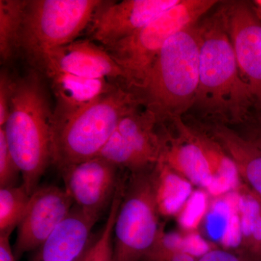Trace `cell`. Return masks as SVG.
<instances>
[{
  "mask_svg": "<svg viewBox=\"0 0 261 261\" xmlns=\"http://www.w3.org/2000/svg\"><path fill=\"white\" fill-rule=\"evenodd\" d=\"M221 3L196 23L199 84L193 106L186 116L201 123L237 127L255 116L256 108L240 75Z\"/></svg>",
  "mask_w": 261,
  "mask_h": 261,
  "instance_id": "obj_1",
  "label": "cell"
},
{
  "mask_svg": "<svg viewBox=\"0 0 261 261\" xmlns=\"http://www.w3.org/2000/svg\"><path fill=\"white\" fill-rule=\"evenodd\" d=\"M47 89L37 70L15 79L4 128L8 147L30 195L51 163V109Z\"/></svg>",
  "mask_w": 261,
  "mask_h": 261,
  "instance_id": "obj_2",
  "label": "cell"
},
{
  "mask_svg": "<svg viewBox=\"0 0 261 261\" xmlns=\"http://www.w3.org/2000/svg\"><path fill=\"white\" fill-rule=\"evenodd\" d=\"M196 23L168 39L145 84L136 91L142 106L155 116L160 125L184 118L193 106L200 67Z\"/></svg>",
  "mask_w": 261,
  "mask_h": 261,
  "instance_id": "obj_3",
  "label": "cell"
},
{
  "mask_svg": "<svg viewBox=\"0 0 261 261\" xmlns=\"http://www.w3.org/2000/svg\"><path fill=\"white\" fill-rule=\"evenodd\" d=\"M142 106L126 84L103 95L68 119L51 126V163L60 172L99 155L123 116Z\"/></svg>",
  "mask_w": 261,
  "mask_h": 261,
  "instance_id": "obj_4",
  "label": "cell"
},
{
  "mask_svg": "<svg viewBox=\"0 0 261 261\" xmlns=\"http://www.w3.org/2000/svg\"><path fill=\"white\" fill-rule=\"evenodd\" d=\"M219 3L218 0H180L129 37L103 47L123 70L126 85L139 90L168 39L197 23Z\"/></svg>",
  "mask_w": 261,
  "mask_h": 261,
  "instance_id": "obj_5",
  "label": "cell"
},
{
  "mask_svg": "<svg viewBox=\"0 0 261 261\" xmlns=\"http://www.w3.org/2000/svg\"><path fill=\"white\" fill-rule=\"evenodd\" d=\"M104 1L28 0L20 50L38 70L51 51L76 40Z\"/></svg>",
  "mask_w": 261,
  "mask_h": 261,
  "instance_id": "obj_6",
  "label": "cell"
},
{
  "mask_svg": "<svg viewBox=\"0 0 261 261\" xmlns=\"http://www.w3.org/2000/svg\"><path fill=\"white\" fill-rule=\"evenodd\" d=\"M154 167L130 173L125 185L114 226V261H140L162 232Z\"/></svg>",
  "mask_w": 261,
  "mask_h": 261,
  "instance_id": "obj_7",
  "label": "cell"
},
{
  "mask_svg": "<svg viewBox=\"0 0 261 261\" xmlns=\"http://www.w3.org/2000/svg\"><path fill=\"white\" fill-rule=\"evenodd\" d=\"M160 126L155 116L141 106L121 118L97 157L130 173L153 168L163 151Z\"/></svg>",
  "mask_w": 261,
  "mask_h": 261,
  "instance_id": "obj_8",
  "label": "cell"
},
{
  "mask_svg": "<svg viewBox=\"0 0 261 261\" xmlns=\"http://www.w3.org/2000/svg\"><path fill=\"white\" fill-rule=\"evenodd\" d=\"M240 75L261 112V19L250 2L221 1Z\"/></svg>",
  "mask_w": 261,
  "mask_h": 261,
  "instance_id": "obj_9",
  "label": "cell"
},
{
  "mask_svg": "<svg viewBox=\"0 0 261 261\" xmlns=\"http://www.w3.org/2000/svg\"><path fill=\"white\" fill-rule=\"evenodd\" d=\"M74 205L65 189L44 185L32 195L18 226L13 252L16 261L25 252L36 250L47 240Z\"/></svg>",
  "mask_w": 261,
  "mask_h": 261,
  "instance_id": "obj_10",
  "label": "cell"
},
{
  "mask_svg": "<svg viewBox=\"0 0 261 261\" xmlns=\"http://www.w3.org/2000/svg\"><path fill=\"white\" fill-rule=\"evenodd\" d=\"M116 165L100 157L87 160L61 171L65 190L75 205L100 216L111 207L120 185Z\"/></svg>",
  "mask_w": 261,
  "mask_h": 261,
  "instance_id": "obj_11",
  "label": "cell"
},
{
  "mask_svg": "<svg viewBox=\"0 0 261 261\" xmlns=\"http://www.w3.org/2000/svg\"><path fill=\"white\" fill-rule=\"evenodd\" d=\"M180 0H123L105 2L92 23V40L102 47L129 37L153 19L175 6Z\"/></svg>",
  "mask_w": 261,
  "mask_h": 261,
  "instance_id": "obj_12",
  "label": "cell"
},
{
  "mask_svg": "<svg viewBox=\"0 0 261 261\" xmlns=\"http://www.w3.org/2000/svg\"><path fill=\"white\" fill-rule=\"evenodd\" d=\"M53 70L83 78L119 80L126 84L119 65L102 46L90 39H76L51 51L39 71L45 74Z\"/></svg>",
  "mask_w": 261,
  "mask_h": 261,
  "instance_id": "obj_13",
  "label": "cell"
},
{
  "mask_svg": "<svg viewBox=\"0 0 261 261\" xmlns=\"http://www.w3.org/2000/svg\"><path fill=\"white\" fill-rule=\"evenodd\" d=\"M173 135L162 126L163 147L160 161L196 186L216 192V180L207 158L190 135L184 118L172 122Z\"/></svg>",
  "mask_w": 261,
  "mask_h": 261,
  "instance_id": "obj_14",
  "label": "cell"
},
{
  "mask_svg": "<svg viewBox=\"0 0 261 261\" xmlns=\"http://www.w3.org/2000/svg\"><path fill=\"white\" fill-rule=\"evenodd\" d=\"M99 217L73 205L30 261L78 260L90 246L91 232Z\"/></svg>",
  "mask_w": 261,
  "mask_h": 261,
  "instance_id": "obj_15",
  "label": "cell"
},
{
  "mask_svg": "<svg viewBox=\"0 0 261 261\" xmlns=\"http://www.w3.org/2000/svg\"><path fill=\"white\" fill-rule=\"evenodd\" d=\"M45 75L50 81L56 101L51 126L74 116L120 85L105 79L83 78L57 70L48 71Z\"/></svg>",
  "mask_w": 261,
  "mask_h": 261,
  "instance_id": "obj_16",
  "label": "cell"
},
{
  "mask_svg": "<svg viewBox=\"0 0 261 261\" xmlns=\"http://www.w3.org/2000/svg\"><path fill=\"white\" fill-rule=\"evenodd\" d=\"M232 161L238 175L261 199V152L233 127L198 122Z\"/></svg>",
  "mask_w": 261,
  "mask_h": 261,
  "instance_id": "obj_17",
  "label": "cell"
},
{
  "mask_svg": "<svg viewBox=\"0 0 261 261\" xmlns=\"http://www.w3.org/2000/svg\"><path fill=\"white\" fill-rule=\"evenodd\" d=\"M28 0H0V57L8 63L20 50Z\"/></svg>",
  "mask_w": 261,
  "mask_h": 261,
  "instance_id": "obj_18",
  "label": "cell"
},
{
  "mask_svg": "<svg viewBox=\"0 0 261 261\" xmlns=\"http://www.w3.org/2000/svg\"><path fill=\"white\" fill-rule=\"evenodd\" d=\"M31 195L22 184L0 188V233L11 234L23 219Z\"/></svg>",
  "mask_w": 261,
  "mask_h": 261,
  "instance_id": "obj_19",
  "label": "cell"
},
{
  "mask_svg": "<svg viewBox=\"0 0 261 261\" xmlns=\"http://www.w3.org/2000/svg\"><path fill=\"white\" fill-rule=\"evenodd\" d=\"M123 195V188L118 187L110 207L108 219L102 232L94 243H91L83 261H114V226Z\"/></svg>",
  "mask_w": 261,
  "mask_h": 261,
  "instance_id": "obj_20",
  "label": "cell"
},
{
  "mask_svg": "<svg viewBox=\"0 0 261 261\" xmlns=\"http://www.w3.org/2000/svg\"><path fill=\"white\" fill-rule=\"evenodd\" d=\"M197 259L195 254L178 248L171 237L166 236L163 230L153 247L140 261H197Z\"/></svg>",
  "mask_w": 261,
  "mask_h": 261,
  "instance_id": "obj_21",
  "label": "cell"
},
{
  "mask_svg": "<svg viewBox=\"0 0 261 261\" xmlns=\"http://www.w3.org/2000/svg\"><path fill=\"white\" fill-rule=\"evenodd\" d=\"M21 175L8 147L4 127H0V188L18 186Z\"/></svg>",
  "mask_w": 261,
  "mask_h": 261,
  "instance_id": "obj_22",
  "label": "cell"
},
{
  "mask_svg": "<svg viewBox=\"0 0 261 261\" xmlns=\"http://www.w3.org/2000/svg\"><path fill=\"white\" fill-rule=\"evenodd\" d=\"M197 261H261V257L243 247L239 250L214 248L201 255Z\"/></svg>",
  "mask_w": 261,
  "mask_h": 261,
  "instance_id": "obj_23",
  "label": "cell"
},
{
  "mask_svg": "<svg viewBox=\"0 0 261 261\" xmlns=\"http://www.w3.org/2000/svg\"><path fill=\"white\" fill-rule=\"evenodd\" d=\"M14 79L3 70L0 74V127H4L9 115Z\"/></svg>",
  "mask_w": 261,
  "mask_h": 261,
  "instance_id": "obj_24",
  "label": "cell"
},
{
  "mask_svg": "<svg viewBox=\"0 0 261 261\" xmlns=\"http://www.w3.org/2000/svg\"><path fill=\"white\" fill-rule=\"evenodd\" d=\"M245 140L261 152V119L254 116L243 125L235 128Z\"/></svg>",
  "mask_w": 261,
  "mask_h": 261,
  "instance_id": "obj_25",
  "label": "cell"
},
{
  "mask_svg": "<svg viewBox=\"0 0 261 261\" xmlns=\"http://www.w3.org/2000/svg\"><path fill=\"white\" fill-rule=\"evenodd\" d=\"M9 233H0V261H16L10 246Z\"/></svg>",
  "mask_w": 261,
  "mask_h": 261,
  "instance_id": "obj_26",
  "label": "cell"
},
{
  "mask_svg": "<svg viewBox=\"0 0 261 261\" xmlns=\"http://www.w3.org/2000/svg\"><path fill=\"white\" fill-rule=\"evenodd\" d=\"M252 3L254 6L256 7L257 9L261 13V0H256V1H253Z\"/></svg>",
  "mask_w": 261,
  "mask_h": 261,
  "instance_id": "obj_27",
  "label": "cell"
},
{
  "mask_svg": "<svg viewBox=\"0 0 261 261\" xmlns=\"http://www.w3.org/2000/svg\"><path fill=\"white\" fill-rule=\"evenodd\" d=\"M87 250H88V249H87ZM86 252H87V251H86ZM86 252H85V253H86ZM85 253H84V255H82V257H80V258L78 259V260H75V261H83L84 258V255H85Z\"/></svg>",
  "mask_w": 261,
  "mask_h": 261,
  "instance_id": "obj_28",
  "label": "cell"
},
{
  "mask_svg": "<svg viewBox=\"0 0 261 261\" xmlns=\"http://www.w3.org/2000/svg\"><path fill=\"white\" fill-rule=\"evenodd\" d=\"M255 116L257 117V118H260L261 119V112L256 113Z\"/></svg>",
  "mask_w": 261,
  "mask_h": 261,
  "instance_id": "obj_29",
  "label": "cell"
},
{
  "mask_svg": "<svg viewBox=\"0 0 261 261\" xmlns=\"http://www.w3.org/2000/svg\"><path fill=\"white\" fill-rule=\"evenodd\" d=\"M260 200H261V199H260ZM260 255H261V252H260Z\"/></svg>",
  "mask_w": 261,
  "mask_h": 261,
  "instance_id": "obj_30",
  "label": "cell"
}]
</instances>
